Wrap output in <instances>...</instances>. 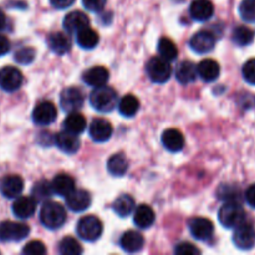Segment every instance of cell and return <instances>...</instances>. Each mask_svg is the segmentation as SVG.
Wrapping results in <instances>:
<instances>
[{"mask_svg": "<svg viewBox=\"0 0 255 255\" xmlns=\"http://www.w3.org/2000/svg\"><path fill=\"white\" fill-rule=\"evenodd\" d=\"M75 0H50L51 5L56 9H66L74 4Z\"/></svg>", "mask_w": 255, "mask_h": 255, "instance_id": "obj_46", "label": "cell"}, {"mask_svg": "<svg viewBox=\"0 0 255 255\" xmlns=\"http://www.w3.org/2000/svg\"><path fill=\"white\" fill-rule=\"evenodd\" d=\"M133 221L134 224L138 228H149L154 223V221H156V214H154V211L152 209L151 206H148V204H141L134 211Z\"/></svg>", "mask_w": 255, "mask_h": 255, "instance_id": "obj_26", "label": "cell"}, {"mask_svg": "<svg viewBox=\"0 0 255 255\" xmlns=\"http://www.w3.org/2000/svg\"><path fill=\"white\" fill-rule=\"evenodd\" d=\"M239 15L244 21L255 22V0H243L239 5Z\"/></svg>", "mask_w": 255, "mask_h": 255, "instance_id": "obj_37", "label": "cell"}, {"mask_svg": "<svg viewBox=\"0 0 255 255\" xmlns=\"http://www.w3.org/2000/svg\"><path fill=\"white\" fill-rule=\"evenodd\" d=\"M82 4L87 10L92 12H100L104 10L106 0H82Z\"/></svg>", "mask_w": 255, "mask_h": 255, "instance_id": "obj_43", "label": "cell"}, {"mask_svg": "<svg viewBox=\"0 0 255 255\" xmlns=\"http://www.w3.org/2000/svg\"><path fill=\"white\" fill-rule=\"evenodd\" d=\"M216 35L208 30H202L194 34L189 40V46L197 54H208L216 46Z\"/></svg>", "mask_w": 255, "mask_h": 255, "instance_id": "obj_10", "label": "cell"}, {"mask_svg": "<svg viewBox=\"0 0 255 255\" xmlns=\"http://www.w3.org/2000/svg\"><path fill=\"white\" fill-rule=\"evenodd\" d=\"M84 94L77 87H67L60 95V106L65 112H75L84 106Z\"/></svg>", "mask_w": 255, "mask_h": 255, "instance_id": "obj_8", "label": "cell"}, {"mask_svg": "<svg viewBox=\"0 0 255 255\" xmlns=\"http://www.w3.org/2000/svg\"><path fill=\"white\" fill-rule=\"evenodd\" d=\"M109 70L104 66H94L91 69L86 70L82 75V80L86 85L92 87H99L106 85L109 81Z\"/></svg>", "mask_w": 255, "mask_h": 255, "instance_id": "obj_19", "label": "cell"}, {"mask_svg": "<svg viewBox=\"0 0 255 255\" xmlns=\"http://www.w3.org/2000/svg\"><path fill=\"white\" fill-rule=\"evenodd\" d=\"M55 143L59 147L60 151L66 154H75L80 148V139L77 134L66 129L55 136Z\"/></svg>", "mask_w": 255, "mask_h": 255, "instance_id": "obj_15", "label": "cell"}, {"mask_svg": "<svg viewBox=\"0 0 255 255\" xmlns=\"http://www.w3.org/2000/svg\"><path fill=\"white\" fill-rule=\"evenodd\" d=\"M218 219L224 228H237L239 224L246 222V213L238 202H226L219 209Z\"/></svg>", "mask_w": 255, "mask_h": 255, "instance_id": "obj_3", "label": "cell"}, {"mask_svg": "<svg viewBox=\"0 0 255 255\" xmlns=\"http://www.w3.org/2000/svg\"><path fill=\"white\" fill-rule=\"evenodd\" d=\"M158 52L159 56L168 60V61H173L178 56V49H177L176 44L171 39H168V37H162V39H159Z\"/></svg>", "mask_w": 255, "mask_h": 255, "instance_id": "obj_33", "label": "cell"}, {"mask_svg": "<svg viewBox=\"0 0 255 255\" xmlns=\"http://www.w3.org/2000/svg\"><path fill=\"white\" fill-rule=\"evenodd\" d=\"M147 74L148 77L156 84H164L169 80L172 75V66L168 60L161 56L152 57L147 62Z\"/></svg>", "mask_w": 255, "mask_h": 255, "instance_id": "obj_5", "label": "cell"}, {"mask_svg": "<svg viewBox=\"0 0 255 255\" xmlns=\"http://www.w3.org/2000/svg\"><path fill=\"white\" fill-rule=\"evenodd\" d=\"M30 228L25 223L17 222H1L0 223V241L1 242H20L26 238Z\"/></svg>", "mask_w": 255, "mask_h": 255, "instance_id": "obj_6", "label": "cell"}, {"mask_svg": "<svg viewBox=\"0 0 255 255\" xmlns=\"http://www.w3.org/2000/svg\"><path fill=\"white\" fill-rule=\"evenodd\" d=\"M102 222L95 216H85L77 222L76 232L81 239L95 242L102 234Z\"/></svg>", "mask_w": 255, "mask_h": 255, "instance_id": "obj_4", "label": "cell"}, {"mask_svg": "<svg viewBox=\"0 0 255 255\" xmlns=\"http://www.w3.org/2000/svg\"><path fill=\"white\" fill-rule=\"evenodd\" d=\"M233 242L236 247L243 251H248L255 246V229L252 224L243 222L234 228Z\"/></svg>", "mask_w": 255, "mask_h": 255, "instance_id": "obj_9", "label": "cell"}, {"mask_svg": "<svg viewBox=\"0 0 255 255\" xmlns=\"http://www.w3.org/2000/svg\"><path fill=\"white\" fill-rule=\"evenodd\" d=\"M100 37L95 30H92L91 27L87 26L85 29L80 30L76 34V42L80 47L85 50H91L94 47H96V45L99 44Z\"/></svg>", "mask_w": 255, "mask_h": 255, "instance_id": "obj_29", "label": "cell"}, {"mask_svg": "<svg viewBox=\"0 0 255 255\" xmlns=\"http://www.w3.org/2000/svg\"><path fill=\"white\" fill-rule=\"evenodd\" d=\"M37 201L34 197H17L12 204V213L20 219H27L36 212Z\"/></svg>", "mask_w": 255, "mask_h": 255, "instance_id": "obj_17", "label": "cell"}, {"mask_svg": "<svg viewBox=\"0 0 255 255\" xmlns=\"http://www.w3.org/2000/svg\"><path fill=\"white\" fill-rule=\"evenodd\" d=\"M91 204V196L84 189H74L66 197V206L72 212H84Z\"/></svg>", "mask_w": 255, "mask_h": 255, "instance_id": "obj_16", "label": "cell"}, {"mask_svg": "<svg viewBox=\"0 0 255 255\" xmlns=\"http://www.w3.org/2000/svg\"><path fill=\"white\" fill-rule=\"evenodd\" d=\"M174 253L178 255H197L201 253V251L192 243L182 242V243L177 244L176 249H174Z\"/></svg>", "mask_w": 255, "mask_h": 255, "instance_id": "obj_42", "label": "cell"}, {"mask_svg": "<svg viewBox=\"0 0 255 255\" xmlns=\"http://www.w3.org/2000/svg\"><path fill=\"white\" fill-rule=\"evenodd\" d=\"M5 26H6V16H5L4 11L0 9V30L5 29Z\"/></svg>", "mask_w": 255, "mask_h": 255, "instance_id": "obj_47", "label": "cell"}, {"mask_svg": "<svg viewBox=\"0 0 255 255\" xmlns=\"http://www.w3.org/2000/svg\"><path fill=\"white\" fill-rule=\"evenodd\" d=\"M87 126L86 119L79 112H70L64 121V128L75 134H80L85 131Z\"/></svg>", "mask_w": 255, "mask_h": 255, "instance_id": "obj_31", "label": "cell"}, {"mask_svg": "<svg viewBox=\"0 0 255 255\" xmlns=\"http://www.w3.org/2000/svg\"><path fill=\"white\" fill-rule=\"evenodd\" d=\"M191 17L196 21H207L214 14V6L211 0H193L189 6Z\"/></svg>", "mask_w": 255, "mask_h": 255, "instance_id": "obj_14", "label": "cell"}, {"mask_svg": "<svg viewBox=\"0 0 255 255\" xmlns=\"http://www.w3.org/2000/svg\"><path fill=\"white\" fill-rule=\"evenodd\" d=\"M197 76H198V71H197V65L193 64L192 61H182L181 64L177 66L176 70V79L179 84L188 85L196 81Z\"/></svg>", "mask_w": 255, "mask_h": 255, "instance_id": "obj_25", "label": "cell"}, {"mask_svg": "<svg viewBox=\"0 0 255 255\" xmlns=\"http://www.w3.org/2000/svg\"><path fill=\"white\" fill-rule=\"evenodd\" d=\"M57 109L52 102L42 101L32 111V121L39 126H47L56 120Z\"/></svg>", "mask_w": 255, "mask_h": 255, "instance_id": "obj_11", "label": "cell"}, {"mask_svg": "<svg viewBox=\"0 0 255 255\" xmlns=\"http://www.w3.org/2000/svg\"><path fill=\"white\" fill-rule=\"evenodd\" d=\"M246 201L252 208H255V183L249 186L246 191Z\"/></svg>", "mask_w": 255, "mask_h": 255, "instance_id": "obj_45", "label": "cell"}, {"mask_svg": "<svg viewBox=\"0 0 255 255\" xmlns=\"http://www.w3.org/2000/svg\"><path fill=\"white\" fill-rule=\"evenodd\" d=\"M52 194H54V189H52V184L49 181H39L35 183L34 188H32V197L36 199L37 202L47 201L49 198H51Z\"/></svg>", "mask_w": 255, "mask_h": 255, "instance_id": "obj_35", "label": "cell"}, {"mask_svg": "<svg viewBox=\"0 0 255 255\" xmlns=\"http://www.w3.org/2000/svg\"><path fill=\"white\" fill-rule=\"evenodd\" d=\"M162 143L169 152H181L184 147V137L181 131L176 128H169L162 134Z\"/></svg>", "mask_w": 255, "mask_h": 255, "instance_id": "obj_23", "label": "cell"}, {"mask_svg": "<svg viewBox=\"0 0 255 255\" xmlns=\"http://www.w3.org/2000/svg\"><path fill=\"white\" fill-rule=\"evenodd\" d=\"M90 26V20L82 11H71L65 16L64 27L69 34L76 35L80 30Z\"/></svg>", "mask_w": 255, "mask_h": 255, "instance_id": "obj_18", "label": "cell"}, {"mask_svg": "<svg viewBox=\"0 0 255 255\" xmlns=\"http://www.w3.org/2000/svg\"><path fill=\"white\" fill-rule=\"evenodd\" d=\"M54 193L60 197H67L75 189V181L71 176L65 173L57 174L51 182Z\"/></svg>", "mask_w": 255, "mask_h": 255, "instance_id": "obj_27", "label": "cell"}, {"mask_svg": "<svg viewBox=\"0 0 255 255\" xmlns=\"http://www.w3.org/2000/svg\"><path fill=\"white\" fill-rule=\"evenodd\" d=\"M144 238L139 232L128 231L125 232L120 239V246L126 253H137L143 248Z\"/></svg>", "mask_w": 255, "mask_h": 255, "instance_id": "obj_21", "label": "cell"}, {"mask_svg": "<svg viewBox=\"0 0 255 255\" xmlns=\"http://www.w3.org/2000/svg\"><path fill=\"white\" fill-rule=\"evenodd\" d=\"M197 71H198V76L201 77L203 81L212 82L219 77L221 67H219L218 62L214 61V60L206 59L202 60V61L197 65Z\"/></svg>", "mask_w": 255, "mask_h": 255, "instance_id": "obj_24", "label": "cell"}, {"mask_svg": "<svg viewBox=\"0 0 255 255\" xmlns=\"http://www.w3.org/2000/svg\"><path fill=\"white\" fill-rule=\"evenodd\" d=\"M217 193L219 198L226 202H237L239 198V189H236L233 186H222Z\"/></svg>", "mask_w": 255, "mask_h": 255, "instance_id": "obj_39", "label": "cell"}, {"mask_svg": "<svg viewBox=\"0 0 255 255\" xmlns=\"http://www.w3.org/2000/svg\"><path fill=\"white\" fill-rule=\"evenodd\" d=\"M242 74H243L244 80L248 84L255 85V59H251L244 64L243 69H242Z\"/></svg>", "mask_w": 255, "mask_h": 255, "instance_id": "obj_41", "label": "cell"}, {"mask_svg": "<svg viewBox=\"0 0 255 255\" xmlns=\"http://www.w3.org/2000/svg\"><path fill=\"white\" fill-rule=\"evenodd\" d=\"M24 76L17 67L5 66L0 69V87L6 92H14L21 87Z\"/></svg>", "mask_w": 255, "mask_h": 255, "instance_id": "obj_7", "label": "cell"}, {"mask_svg": "<svg viewBox=\"0 0 255 255\" xmlns=\"http://www.w3.org/2000/svg\"><path fill=\"white\" fill-rule=\"evenodd\" d=\"M22 253L26 255H42L46 253V247L40 241H31L24 247Z\"/></svg>", "mask_w": 255, "mask_h": 255, "instance_id": "obj_40", "label": "cell"}, {"mask_svg": "<svg viewBox=\"0 0 255 255\" xmlns=\"http://www.w3.org/2000/svg\"><path fill=\"white\" fill-rule=\"evenodd\" d=\"M128 161L124 153H116L107 161V171L114 177H122L128 171Z\"/></svg>", "mask_w": 255, "mask_h": 255, "instance_id": "obj_28", "label": "cell"}, {"mask_svg": "<svg viewBox=\"0 0 255 255\" xmlns=\"http://www.w3.org/2000/svg\"><path fill=\"white\" fill-rule=\"evenodd\" d=\"M254 34L249 27L247 26H237L232 34V40L238 46H248L253 42Z\"/></svg>", "mask_w": 255, "mask_h": 255, "instance_id": "obj_34", "label": "cell"}, {"mask_svg": "<svg viewBox=\"0 0 255 255\" xmlns=\"http://www.w3.org/2000/svg\"><path fill=\"white\" fill-rule=\"evenodd\" d=\"M40 222L49 229H57L66 222V211L57 202H46L40 209Z\"/></svg>", "mask_w": 255, "mask_h": 255, "instance_id": "obj_2", "label": "cell"}, {"mask_svg": "<svg viewBox=\"0 0 255 255\" xmlns=\"http://www.w3.org/2000/svg\"><path fill=\"white\" fill-rule=\"evenodd\" d=\"M134 207H136V202L129 194H122L119 198H116V201L112 204L115 213L122 218L128 217L134 211Z\"/></svg>", "mask_w": 255, "mask_h": 255, "instance_id": "obj_30", "label": "cell"}, {"mask_svg": "<svg viewBox=\"0 0 255 255\" xmlns=\"http://www.w3.org/2000/svg\"><path fill=\"white\" fill-rule=\"evenodd\" d=\"M119 111L124 117H133L139 110V101L133 95H125L119 101Z\"/></svg>", "mask_w": 255, "mask_h": 255, "instance_id": "obj_32", "label": "cell"}, {"mask_svg": "<svg viewBox=\"0 0 255 255\" xmlns=\"http://www.w3.org/2000/svg\"><path fill=\"white\" fill-rule=\"evenodd\" d=\"M47 45L50 50L56 55H65L71 50V40L61 31L51 32L47 36Z\"/></svg>", "mask_w": 255, "mask_h": 255, "instance_id": "obj_22", "label": "cell"}, {"mask_svg": "<svg viewBox=\"0 0 255 255\" xmlns=\"http://www.w3.org/2000/svg\"><path fill=\"white\" fill-rule=\"evenodd\" d=\"M24 191V181L20 176H6L1 182V193L5 198H17Z\"/></svg>", "mask_w": 255, "mask_h": 255, "instance_id": "obj_20", "label": "cell"}, {"mask_svg": "<svg viewBox=\"0 0 255 255\" xmlns=\"http://www.w3.org/2000/svg\"><path fill=\"white\" fill-rule=\"evenodd\" d=\"M189 232L198 241H208L213 237L214 226L207 218H193L189 221Z\"/></svg>", "mask_w": 255, "mask_h": 255, "instance_id": "obj_12", "label": "cell"}, {"mask_svg": "<svg viewBox=\"0 0 255 255\" xmlns=\"http://www.w3.org/2000/svg\"><path fill=\"white\" fill-rule=\"evenodd\" d=\"M90 104L95 110L106 114L119 105V96L112 87L104 85L95 87L94 91L90 94Z\"/></svg>", "mask_w": 255, "mask_h": 255, "instance_id": "obj_1", "label": "cell"}, {"mask_svg": "<svg viewBox=\"0 0 255 255\" xmlns=\"http://www.w3.org/2000/svg\"><path fill=\"white\" fill-rule=\"evenodd\" d=\"M59 252L62 255H80L82 253V247L72 237H65L60 241Z\"/></svg>", "mask_w": 255, "mask_h": 255, "instance_id": "obj_36", "label": "cell"}, {"mask_svg": "<svg viewBox=\"0 0 255 255\" xmlns=\"http://www.w3.org/2000/svg\"><path fill=\"white\" fill-rule=\"evenodd\" d=\"M35 59V50L32 47H21L15 52V60L19 64L27 65L34 61Z\"/></svg>", "mask_w": 255, "mask_h": 255, "instance_id": "obj_38", "label": "cell"}, {"mask_svg": "<svg viewBox=\"0 0 255 255\" xmlns=\"http://www.w3.org/2000/svg\"><path fill=\"white\" fill-rule=\"evenodd\" d=\"M10 47H11V45H10L9 39L5 35L0 34V56L6 55L10 51Z\"/></svg>", "mask_w": 255, "mask_h": 255, "instance_id": "obj_44", "label": "cell"}, {"mask_svg": "<svg viewBox=\"0 0 255 255\" xmlns=\"http://www.w3.org/2000/svg\"><path fill=\"white\" fill-rule=\"evenodd\" d=\"M112 132L114 129H112L111 124L104 119H95L89 126L90 136L95 142H99V143L109 141L112 136Z\"/></svg>", "mask_w": 255, "mask_h": 255, "instance_id": "obj_13", "label": "cell"}]
</instances>
